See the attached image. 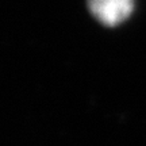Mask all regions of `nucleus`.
Listing matches in <instances>:
<instances>
[{"instance_id":"f257e3e1","label":"nucleus","mask_w":146,"mask_h":146,"mask_svg":"<svg viewBox=\"0 0 146 146\" xmlns=\"http://www.w3.org/2000/svg\"><path fill=\"white\" fill-rule=\"evenodd\" d=\"M88 8L99 22L114 27L133 14L134 0H88Z\"/></svg>"}]
</instances>
